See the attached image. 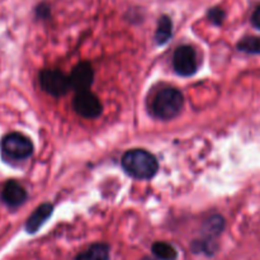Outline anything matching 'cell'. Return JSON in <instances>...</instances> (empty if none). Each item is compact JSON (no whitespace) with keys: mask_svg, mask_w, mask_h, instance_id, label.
I'll return each instance as SVG.
<instances>
[{"mask_svg":"<svg viewBox=\"0 0 260 260\" xmlns=\"http://www.w3.org/2000/svg\"><path fill=\"white\" fill-rule=\"evenodd\" d=\"M94 71L89 62H80L74 68L73 73L69 76L71 88L75 89L78 93L88 91L93 84Z\"/></svg>","mask_w":260,"mask_h":260,"instance_id":"7","label":"cell"},{"mask_svg":"<svg viewBox=\"0 0 260 260\" xmlns=\"http://www.w3.org/2000/svg\"><path fill=\"white\" fill-rule=\"evenodd\" d=\"M75 260H109V246L107 244H93L79 254Z\"/></svg>","mask_w":260,"mask_h":260,"instance_id":"10","label":"cell"},{"mask_svg":"<svg viewBox=\"0 0 260 260\" xmlns=\"http://www.w3.org/2000/svg\"><path fill=\"white\" fill-rule=\"evenodd\" d=\"M173 68L182 76L194 75L198 70V57L194 48L189 45L179 46L173 56Z\"/></svg>","mask_w":260,"mask_h":260,"instance_id":"5","label":"cell"},{"mask_svg":"<svg viewBox=\"0 0 260 260\" xmlns=\"http://www.w3.org/2000/svg\"><path fill=\"white\" fill-rule=\"evenodd\" d=\"M184 103L183 94L175 88H165L156 94L152 102V113L156 118L169 121L180 113Z\"/></svg>","mask_w":260,"mask_h":260,"instance_id":"2","label":"cell"},{"mask_svg":"<svg viewBox=\"0 0 260 260\" xmlns=\"http://www.w3.org/2000/svg\"><path fill=\"white\" fill-rule=\"evenodd\" d=\"M173 33V23L170 20L169 17L164 15V17L160 18L159 24H157L156 33H155V40L159 45H164L169 41V38L172 37Z\"/></svg>","mask_w":260,"mask_h":260,"instance_id":"11","label":"cell"},{"mask_svg":"<svg viewBox=\"0 0 260 260\" xmlns=\"http://www.w3.org/2000/svg\"><path fill=\"white\" fill-rule=\"evenodd\" d=\"M73 107L76 113L83 118H96L102 113V103L98 96L91 91H81L74 98Z\"/></svg>","mask_w":260,"mask_h":260,"instance_id":"6","label":"cell"},{"mask_svg":"<svg viewBox=\"0 0 260 260\" xmlns=\"http://www.w3.org/2000/svg\"><path fill=\"white\" fill-rule=\"evenodd\" d=\"M141 260H154L152 258H149V256H146V258H144V259H141Z\"/></svg>","mask_w":260,"mask_h":260,"instance_id":"17","label":"cell"},{"mask_svg":"<svg viewBox=\"0 0 260 260\" xmlns=\"http://www.w3.org/2000/svg\"><path fill=\"white\" fill-rule=\"evenodd\" d=\"M207 233L212 236H217L222 233L223 230V220L220 216H213L206 222Z\"/></svg>","mask_w":260,"mask_h":260,"instance_id":"14","label":"cell"},{"mask_svg":"<svg viewBox=\"0 0 260 260\" xmlns=\"http://www.w3.org/2000/svg\"><path fill=\"white\" fill-rule=\"evenodd\" d=\"M53 206L50 203H43V205L38 206L32 215L28 217L27 222H25V231L28 234H35L40 230L41 226L47 221V218L52 215Z\"/></svg>","mask_w":260,"mask_h":260,"instance_id":"9","label":"cell"},{"mask_svg":"<svg viewBox=\"0 0 260 260\" xmlns=\"http://www.w3.org/2000/svg\"><path fill=\"white\" fill-rule=\"evenodd\" d=\"M238 48L243 52L260 53V37H245L239 42Z\"/></svg>","mask_w":260,"mask_h":260,"instance_id":"13","label":"cell"},{"mask_svg":"<svg viewBox=\"0 0 260 260\" xmlns=\"http://www.w3.org/2000/svg\"><path fill=\"white\" fill-rule=\"evenodd\" d=\"M2 200L9 207H19L27 200V190L17 180H8L3 187Z\"/></svg>","mask_w":260,"mask_h":260,"instance_id":"8","label":"cell"},{"mask_svg":"<svg viewBox=\"0 0 260 260\" xmlns=\"http://www.w3.org/2000/svg\"><path fill=\"white\" fill-rule=\"evenodd\" d=\"M40 85L52 96H62L71 88L69 76L60 70H42L40 73Z\"/></svg>","mask_w":260,"mask_h":260,"instance_id":"4","label":"cell"},{"mask_svg":"<svg viewBox=\"0 0 260 260\" xmlns=\"http://www.w3.org/2000/svg\"><path fill=\"white\" fill-rule=\"evenodd\" d=\"M251 23H253L254 27L260 29V5L254 10L253 15H251Z\"/></svg>","mask_w":260,"mask_h":260,"instance_id":"16","label":"cell"},{"mask_svg":"<svg viewBox=\"0 0 260 260\" xmlns=\"http://www.w3.org/2000/svg\"><path fill=\"white\" fill-rule=\"evenodd\" d=\"M208 17H210V19L212 20L215 24H221L223 18H225V13H223V10L220 9V8H213V9L210 10V13H208Z\"/></svg>","mask_w":260,"mask_h":260,"instance_id":"15","label":"cell"},{"mask_svg":"<svg viewBox=\"0 0 260 260\" xmlns=\"http://www.w3.org/2000/svg\"><path fill=\"white\" fill-rule=\"evenodd\" d=\"M122 168L135 179H151L159 169L157 160L151 152L144 149L128 150L122 157Z\"/></svg>","mask_w":260,"mask_h":260,"instance_id":"1","label":"cell"},{"mask_svg":"<svg viewBox=\"0 0 260 260\" xmlns=\"http://www.w3.org/2000/svg\"><path fill=\"white\" fill-rule=\"evenodd\" d=\"M0 150H2V155L5 160L23 161V160L32 156L33 144L23 134L10 132L2 139Z\"/></svg>","mask_w":260,"mask_h":260,"instance_id":"3","label":"cell"},{"mask_svg":"<svg viewBox=\"0 0 260 260\" xmlns=\"http://www.w3.org/2000/svg\"><path fill=\"white\" fill-rule=\"evenodd\" d=\"M152 254L160 260H175L178 258L177 249L168 243H161L157 241L151 248Z\"/></svg>","mask_w":260,"mask_h":260,"instance_id":"12","label":"cell"}]
</instances>
